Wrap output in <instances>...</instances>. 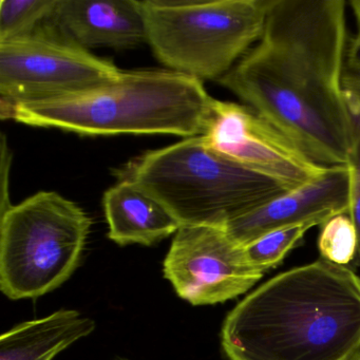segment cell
<instances>
[{
    "instance_id": "52a82bcc",
    "label": "cell",
    "mask_w": 360,
    "mask_h": 360,
    "mask_svg": "<svg viewBox=\"0 0 360 360\" xmlns=\"http://www.w3.org/2000/svg\"><path fill=\"white\" fill-rule=\"evenodd\" d=\"M121 73L110 60L69 41L49 20L30 37L0 44L1 115L14 105L105 85Z\"/></svg>"
},
{
    "instance_id": "4fadbf2b",
    "label": "cell",
    "mask_w": 360,
    "mask_h": 360,
    "mask_svg": "<svg viewBox=\"0 0 360 360\" xmlns=\"http://www.w3.org/2000/svg\"><path fill=\"white\" fill-rule=\"evenodd\" d=\"M96 330L94 319L75 309L22 322L0 338V360H52Z\"/></svg>"
},
{
    "instance_id": "7a4b0ae2",
    "label": "cell",
    "mask_w": 360,
    "mask_h": 360,
    "mask_svg": "<svg viewBox=\"0 0 360 360\" xmlns=\"http://www.w3.org/2000/svg\"><path fill=\"white\" fill-rule=\"evenodd\" d=\"M229 360H353L360 353V277L324 259L279 274L225 318Z\"/></svg>"
},
{
    "instance_id": "5bb4252c",
    "label": "cell",
    "mask_w": 360,
    "mask_h": 360,
    "mask_svg": "<svg viewBox=\"0 0 360 360\" xmlns=\"http://www.w3.org/2000/svg\"><path fill=\"white\" fill-rule=\"evenodd\" d=\"M58 0H1L0 44L34 34L49 22Z\"/></svg>"
},
{
    "instance_id": "6da1fadb",
    "label": "cell",
    "mask_w": 360,
    "mask_h": 360,
    "mask_svg": "<svg viewBox=\"0 0 360 360\" xmlns=\"http://www.w3.org/2000/svg\"><path fill=\"white\" fill-rule=\"evenodd\" d=\"M345 0H269L260 39L218 82L326 167L353 165Z\"/></svg>"
},
{
    "instance_id": "8fae6325",
    "label": "cell",
    "mask_w": 360,
    "mask_h": 360,
    "mask_svg": "<svg viewBox=\"0 0 360 360\" xmlns=\"http://www.w3.org/2000/svg\"><path fill=\"white\" fill-rule=\"evenodd\" d=\"M50 22L84 49H134L147 44L138 0H58Z\"/></svg>"
},
{
    "instance_id": "8992f818",
    "label": "cell",
    "mask_w": 360,
    "mask_h": 360,
    "mask_svg": "<svg viewBox=\"0 0 360 360\" xmlns=\"http://www.w3.org/2000/svg\"><path fill=\"white\" fill-rule=\"evenodd\" d=\"M92 221L75 202L39 191L0 214V288L11 299L37 298L79 266Z\"/></svg>"
},
{
    "instance_id": "ac0fdd59",
    "label": "cell",
    "mask_w": 360,
    "mask_h": 360,
    "mask_svg": "<svg viewBox=\"0 0 360 360\" xmlns=\"http://www.w3.org/2000/svg\"><path fill=\"white\" fill-rule=\"evenodd\" d=\"M12 153L5 134L1 136V165H0V214L7 212L12 204L10 202L9 182L11 169Z\"/></svg>"
},
{
    "instance_id": "44dd1931",
    "label": "cell",
    "mask_w": 360,
    "mask_h": 360,
    "mask_svg": "<svg viewBox=\"0 0 360 360\" xmlns=\"http://www.w3.org/2000/svg\"><path fill=\"white\" fill-rule=\"evenodd\" d=\"M353 360H360V353H358L357 355L353 358Z\"/></svg>"
},
{
    "instance_id": "9c48e42d",
    "label": "cell",
    "mask_w": 360,
    "mask_h": 360,
    "mask_svg": "<svg viewBox=\"0 0 360 360\" xmlns=\"http://www.w3.org/2000/svg\"><path fill=\"white\" fill-rule=\"evenodd\" d=\"M201 136L214 153L288 191L313 182L328 169L246 105L214 100L212 120Z\"/></svg>"
},
{
    "instance_id": "277c9868",
    "label": "cell",
    "mask_w": 360,
    "mask_h": 360,
    "mask_svg": "<svg viewBox=\"0 0 360 360\" xmlns=\"http://www.w3.org/2000/svg\"><path fill=\"white\" fill-rule=\"evenodd\" d=\"M117 176L157 198L181 226L226 227L290 191L214 153L201 136L148 151L117 170Z\"/></svg>"
},
{
    "instance_id": "ba28073f",
    "label": "cell",
    "mask_w": 360,
    "mask_h": 360,
    "mask_svg": "<svg viewBox=\"0 0 360 360\" xmlns=\"http://www.w3.org/2000/svg\"><path fill=\"white\" fill-rule=\"evenodd\" d=\"M164 277L193 305L237 298L264 273L248 260L245 248L225 227L182 225L164 260Z\"/></svg>"
},
{
    "instance_id": "7c38bea8",
    "label": "cell",
    "mask_w": 360,
    "mask_h": 360,
    "mask_svg": "<svg viewBox=\"0 0 360 360\" xmlns=\"http://www.w3.org/2000/svg\"><path fill=\"white\" fill-rule=\"evenodd\" d=\"M103 204L109 239L119 245H153L181 227L157 198L125 179L105 193Z\"/></svg>"
},
{
    "instance_id": "30bf717a",
    "label": "cell",
    "mask_w": 360,
    "mask_h": 360,
    "mask_svg": "<svg viewBox=\"0 0 360 360\" xmlns=\"http://www.w3.org/2000/svg\"><path fill=\"white\" fill-rule=\"evenodd\" d=\"M354 166L328 167L313 182L288 191L226 225L229 235L241 245L261 236L307 221L320 224L339 214H351Z\"/></svg>"
},
{
    "instance_id": "5b68a950",
    "label": "cell",
    "mask_w": 360,
    "mask_h": 360,
    "mask_svg": "<svg viewBox=\"0 0 360 360\" xmlns=\"http://www.w3.org/2000/svg\"><path fill=\"white\" fill-rule=\"evenodd\" d=\"M147 44L161 64L219 81L260 39L269 0H143Z\"/></svg>"
},
{
    "instance_id": "e0dca14e",
    "label": "cell",
    "mask_w": 360,
    "mask_h": 360,
    "mask_svg": "<svg viewBox=\"0 0 360 360\" xmlns=\"http://www.w3.org/2000/svg\"><path fill=\"white\" fill-rule=\"evenodd\" d=\"M349 110L355 124L357 134V149H356L355 161H354V188L352 199L351 216L355 224L358 238V256L360 260V94L352 96L349 100Z\"/></svg>"
},
{
    "instance_id": "3957f363",
    "label": "cell",
    "mask_w": 360,
    "mask_h": 360,
    "mask_svg": "<svg viewBox=\"0 0 360 360\" xmlns=\"http://www.w3.org/2000/svg\"><path fill=\"white\" fill-rule=\"evenodd\" d=\"M214 98L203 82L172 70L122 71L115 81L51 100L14 105L1 119L82 136L205 134Z\"/></svg>"
},
{
    "instance_id": "2e32d148",
    "label": "cell",
    "mask_w": 360,
    "mask_h": 360,
    "mask_svg": "<svg viewBox=\"0 0 360 360\" xmlns=\"http://www.w3.org/2000/svg\"><path fill=\"white\" fill-rule=\"evenodd\" d=\"M318 250L321 259L338 265H347L358 250L357 231L349 212L339 214L321 225Z\"/></svg>"
},
{
    "instance_id": "ffe728a7",
    "label": "cell",
    "mask_w": 360,
    "mask_h": 360,
    "mask_svg": "<svg viewBox=\"0 0 360 360\" xmlns=\"http://www.w3.org/2000/svg\"><path fill=\"white\" fill-rule=\"evenodd\" d=\"M356 20V30L360 31V0H352L349 3Z\"/></svg>"
},
{
    "instance_id": "9a60e30c",
    "label": "cell",
    "mask_w": 360,
    "mask_h": 360,
    "mask_svg": "<svg viewBox=\"0 0 360 360\" xmlns=\"http://www.w3.org/2000/svg\"><path fill=\"white\" fill-rule=\"evenodd\" d=\"M317 225L321 224L317 221H307L269 231L244 245L246 256L256 269L265 274L276 269L286 255L299 245L305 233Z\"/></svg>"
},
{
    "instance_id": "d6986e66",
    "label": "cell",
    "mask_w": 360,
    "mask_h": 360,
    "mask_svg": "<svg viewBox=\"0 0 360 360\" xmlns=\"http://www.w3.org/2000/svg\"><path fill=\"white\" fill-rule=\"evenodd\" d=\"M345 73L360 77V31L347 41L345 50Z\"/></svg>"
}]
</instances>
